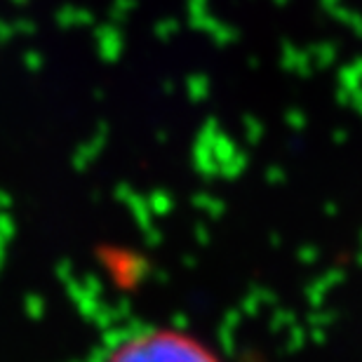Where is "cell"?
Segmentation results:
<instances>
[{"label":"cell","instance_id":"obj_1","mask_svg":"<svg viewBox=\"0 0 362 362\" xmlns=\"http://www.w3.org/2000/svg\"><path fill=\"white\" fill-rule=\"evenodd\" d=\"M106 362H221L200 339L184 332H146L122 341Z\"/></svg>","mask_w":362,"mask_h":362}]
</instances>
